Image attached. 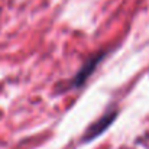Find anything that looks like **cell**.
I'll use <instances>...</instances> for the list:
<instances>
[{
	"label": "cell",
	"instance_id": "cell-1",
	"mask_svg": "<svg viewBox=\"0 0 149 149\" xmlns=\"http://www.w3.org/2000/svg\"><path fill=\"white\" fill-rule=\"evenodd\" d=\"M106 55H107L106 51H100L97 54L91 55L88 59H86L83 62V65L80 67V70L77 71V74L70 81V88H80V87H83L86 84V81L91 77V74L96 71V68L99 67V64L103 61V58Z\"/></svg>",
	"mask_w": 149,
	"mask_h": 149
},
{
	"label": "cell",
	"instance_id": "cell-2",
	"mask_svg": "<svg viewBox=\"0 0 149 149\" xmlns=\"http://www.w3.org/2000/svg\"><path fill=\"white\" fill-rule=\"evenodd\" d=\"M117 114H119V110H116V109L109 110L107 113H104L99 120H96V122L87 129V132H86V135L83 136L81 142L88 143V142H91L93 139L99 138L101 133H104V132L113 125V122L116 120Z\"/></svg>",
	"mask_w": 149,
	"mask_h": 149
}]
</instances>
